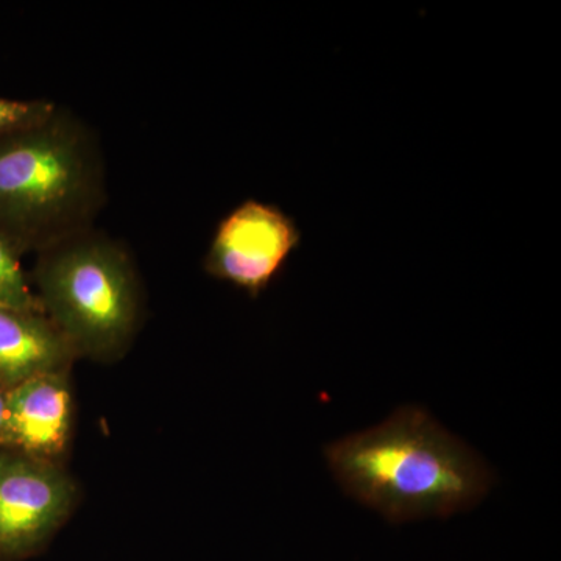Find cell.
Masks as SVG:
<instances>
[{
  "mask_svg": "<svg viewBox=\"0 0 561 561\" xmlns=\"http://www.w3.org/2000/svg\"><path fill=\"white\" fill-rule=\"evenodd\" d=\"M302 231L275 203H239L217 224L203 267L213 278L257 297L300 249Z\"/></svg>",
  "mask_w": 561,
  "mask_h": 561,
  "instance_id": "cell-4",
  "label": "cell"
},
{
  "mask_svg": "<svg viewBox=\"0 0 561 561\" xmlns=\"http://www.w3.org/2000/svg\"><path fill=\"white\" fill-rule=\"evenodd\" d=\"M105 201L101 142L72 111L0 139V236L21 254L94 228Z\"/></svg>",
  "mask_w": 561,
  "mask_h": 561,
  "instance_id": "cell-2",
  "label": "cell"
},
{
  "mask_svg": "<svg viewBox=\"0 0 561 561\" xmlns=\"http://www.w3.org/2000/svg\"><path fill=\"white\" fill-rule=\"evenodd\" d=\"M9 459H10V456H7V454L0 453V470H2L3 465H5L7 461H9Z\"/></svg>",
  "mask_w": 561,
  "mask_h": 561,
  "instance_id": "cell-11",
  "label": "cell"
},
{
  "mask_svg": "<svg viewBox=\"0 0 561 561\" xmlns=\"http://www.w3.org/2000/svg\"><path fill=\"white\" fill-rule=\"evenodd\" d=\"M21 253L0 236V308L43 312L35 291L22 271Z\"/></svg>",
  "mask_w": 561,
  "mask_h": 561,
  "instance_id": "cell-8",
  "label": "cell"
},
{
  "mask_svg": "<svg viewBox=\"0 0 561 561\" xmlns=\"http://www.w3.org/2000/svg\"><path fill=\"white\" fill-rule=\"evenodd\" d=\"M324 460L350 497L393 524L471 511L493 485L486 461L420 405L330 443Z\"/></svg>",
  "mask_w": 561,
  "mask_h": 561,
  "instance_id": "cell-1",
  "label": "cell"
},
{
  "mask_svg": "<svg viewBox=\"0 0 561 561\" xmlns=\"http://www.w3.org/2000/svg\"><path fill=\"white\" fill-rule=\"evenodd\" d=\"M72 485L44 460L10 457L0 470V557L27 556L60 526Z\"/></svg>",
  "mask_w": 561,
  "mask_h": 561,
  "instance_id": "cell-5",
  "label": "cell"
},
{
  "mask_svg": "<svg viewBox=\"0 0 561 561\" xmlns=\"http://www.w3.org/2000/svg\"><path fill=\"white\" fill-rule=\"evenodd\" d=\"M7 389H3L0 386V434H2L3 423H5V412H7Z\"/></svg>",
  "mask_w": 561,
  "mask_h": 561,
  "instance_id": "cell-10",
  "label": "cell"
},
{
  "mask_svg": "<svg viewBox=\"0 0 561 561\" xmlns=\"http://www.w3.org/2000/svg\"><path fill=\"white\" fill-rule=\"evenodd\" d=\"M70 423L72 397L65 373H43L7 391L0 443L33 459L55 456L68 443Z\"/></svg>",
  "mask_w": 561,
  "mask_h": 561,
  "instance_id": "cell-6",
  "label": "cell"
},
{
  "mask_svg": "<svg viewBox=\"0 0 561 561\" xmlns=\"http://www.w3.org/2000/svg\"><path fill=\"white\" fill-rule=\"evenodd\" d=\"M58 105L44 99L18 101V99L0 98V139L49 119Z\"/></svg>",
  "mask_w": 561,
  "mask_h": 561,
  "instance_id": "cell-9",
  "label": "cell"
},
{
  "mask_svg": "<svg viewBox=\"0 0 561 561\" xmlns=\"http://www.w3.org/2000/svg\"><path fill=\"white\" fill-rule=\"evenodd\" d=\"M35 283L41 309L73 353L110 357L131 341L138 275L127 249L105 232L90 228L39 251Z\"/></svg>",
  "mask_w": 561,
  "mask_h": 561,
  "instance_id": "cell-3",
  "label": "cell"
},
{
  "mask_svg": "<svg viewBox=\"0 0 561 561\" xmlns=\"http://www.w3.org/2000/svg\"><path fill=\"white\" fill-rule=\"evenodd\" d=\"M43 312L0 308V386L10 390L43 373L60 371L72 356Z\"/></svg>",
  "mask_w": 561,
  "mask_h": 561,
  "instance_id": "cell-7",
  "label": "cell"
}]
</instances>
